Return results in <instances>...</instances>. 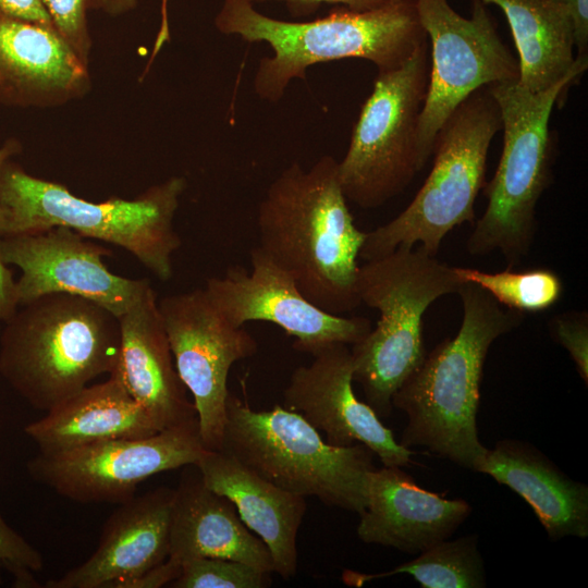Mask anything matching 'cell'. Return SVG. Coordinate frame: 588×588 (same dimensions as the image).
Returning <instances> with one entry per match:
<instances>
[{"mask_svg":"<svg viewBox=\"0 0 588 588\" xmlns=\"http://www.w3.org/2000/svg\"><path fill=\"white\" fill-rule=\"evenodd\" d=\"M551 336L565 348L576 369L588 383V314L587 311L569 310L555 315L549 322Z\"/></svg>","mask_w":588,"mask_h":588,"instance_id":"cell-31","label":"cell"},{"mask_svg":"<svg viewBox=\"0 0 588 588\" xmlns=\"http://www.w3.org/2000/svg\"><path fill=\"white\" fill-rule=\"evenodd\" d=\"M564 7L572 21L576 57H588V0H551Z\"/></svg>","mask_w":588,"mask_h":588,"instance_id":"cell-34","label":"cell"},{"mask_svg":"<svg viewBox=\"0 0 588 588\" xmlns=\"http://www.w3.org/2000/svg\"><path fill=\"white\" fill-rule=\"evenodd\" d=\"M454 267L421 246L399 247L359 267L360 304L379 311L375 329L351 345L353 380L379 418L392 413V396L426 356L422 317L438 298L464 284Z\"/></svg>","mask_w":588,"mask_h":588,"instance_id":"cell-7","label":"cell"},{"mask_svg":"<svg viewBox=\"0 0 588 588\" xmlns=\"http://www.w3.org/2000/svg\"><path fill=\"white\" fill-rule=\"evenodd\" d=\"M475 471L524 499L550 540L588 537V486L568 477L532 444L500 440L487 450Z\"/></svg>","mask_w":588,"mask_h":588,"instance_id":"cell-23","label":"cell"},{"mask_svg":"<svg viewBox=\"0 0 588 588\" xmlns=\"http://www.w3.org/2000/svg\"><path fill=\"white\" fill-rule=\"evenodd\" d=\"M457 295L463 318L456 335L426 354L393 394L392 406L407 417L401 445L425 448L475 471L488 450L477 429L485 360L491 344L525 316L474 283L465 282Z\"/></svg>","mask_w":588,"mask_h":588,"instance_id":"cell-2","label":"cell"},{"mask_svg":"<svg viewBox=\"0 0 588 588\" xmlns=\"http://www.w3.org/2000/svg\"><path fill=\"white\" fill-rule=\"evenodd\" d=\"M85 66L56 30L0 13V103L47 108L83 97Z\"/></svg>","mask_w":588,"mask_h":588,"instance_id":"cell-19","label":"cell"},{"mask_svg":"<svg viewBox=\"0 0 588 588\" xmlns=\"http://www.w3.org/2000/svg\"><path fill=\"white\" fill-rule=\"evenodd\" d=\"M167 3L168 0H162L161 3V32H168L169 30V23H168V15H167Z\"/></svg>","mask_w":588,"mask_h":588,"instance_id":"cell-37","label":"cell"},{"mask_svg":"<svg viewBox=\"0 0 588 588\" xmlns=\"http://www.w3.org/2000/svg\"><path fill=\"white\" fill-rule=\"evenodd\" d=\"M463 282L479 285L502 306L525 313H541L554 306L563 294L560 275L549 268L501 272H485L473 268L454 267Z\"/></svg>","mask_w":588,"mask_h":588,"instance_id":"cell-27","label":"cell"},{"mask_svg":"<svg viewBox=\"0 0 588 588\" xmlns=\"http://www.w3.org/2000/svg\"><path fill=\"white\" fill-rule=\"evenodd\" d=\"M220 451L291 493L357 514L367 505L373 452L362 443L331 445L302 415L280 405L254 411L230 392Z\"/></svg>","mask_w":588,"mask_h":588,"instance_id":"cell-8","label":"cell"},{"mask_svg":"<svg viewBox=\"0 0 588 588\" xmlns=\"http://www.w3.org/2000/svg\"><path fill=\"white\" fill-rule=\"evenodd\" d=\"M464 17L448 0H416L420 23L431 45L429 77L417 128L421 168L432 155L442 124L475 90L519 78L518 60L502 41L481 0H471Z\"/></svg>","mask_w":588,"mask_h":588,"instance_id":"cell-11","label":"cell"},{"mask_svg":"<svg viewBox=\"0 0 588 588\" xmlns=\"http://www.w3.org/2000/svg\"><path fill=\"white\" fill-rule=\"evenodd\" d=\"M471 513L463 499L449 500L422 489L399 466L370 471L357 536L365 543L418 554L450 539Z\"/></svg>","mask_w":588,"mask_h":588,"instance_id":"cell-18","label":"cell"},{"mask_svg":"<svg viewBox=\"0 0 588 588\" xmlns=\"http://www.w3.org/2000/svg\"><path fill=\"white\" fill-rule=\"evenodd\" d=\"M24 431L40 452L107 440L139 439L160 432L117 371L105 382L85 387L42 418L26 425Z\"/></svg>","mask_w":588,"mask_h":588,"instance_id":"cell-24","label":"cell"},{"mask_svg":"<svg viewBox=\"0 0 588 588\" xmlns=\"http://www.w3.org/2000/svg\"><path fill=\"white\" fill-rule=\"evenodd\" d=\"M42 3L57 34L88 68L91 38L86 17L87 0H42Z\"/></svg>","mask_w":588,"mask_h":588,"instance_id":"cell-30","label":"cell"},{"mask_svg":"<svg viewBox=\"0 0 588 588\" xmlns=\"http://www.w3.org/2000/svg\"><path fill=\"white\" fill-rule=\"evenodd\" d=\"M412 561L380 573L345 569L342 580L359 588L376 579L407 574L422 588H482L487 586L483 560L477 535L442 540L417 554Z\"/></svg>","mask_w":588,"mask_h":588,"instance_id":"cell-26","label":"cell"},{"mask_svg":"<svg viewBox=\"0 0 588 588\" xmlns=\"http://www.w3.org/2000/svg\"><path fill=\"white\" fill-rule=\"evenodd\" d=\"M311 356L309 365L292 372L283 391L284 407L322 431L331 445L362 443L384 466H408L416 452L401 445L375 411L355 395L350 345L332 343Z\"/></svg>","mask_w":588,"mask_h":588,"instance_id":"cell-16","label":"cell"},{"mask_svg":"<svg viewBox=\"0 0 588 588\" xmlns=\"http://www.w3.org/2000/svg\"><path fill=\"white\" fill-rule=\"evenodd\" d=\"M249 256L250 271L240 266L230 267L222 277L209 278L204 287L232 324L274 323L295 338V350L310 355L332 343L351 346L371 330L366 317L332 315L314 305L291 275L259 246L253 247Z\"/></svg>","mask_w":588,"mask_h":588,"instance_id":"cell-14","label":"cell"},{"mask_svg":"<svg viewBox=\"0 0 588 588\" xmlns=\"http://www.w3.org/2000/svg\"><path fill=\"white\" fill-rule=\"evenodd\" d=\"M7 319L0 373L34 408L49 412L118 366L117 315L69 293L40 296Z\"/></svg>","mask_w":588,"mask_h":588,"instance_id":"cell-4","label":"cell"},{"mask_svg":"<svg viewBox=\"0 0 588 588\" xmlns=\"http://www.w3.org/2000/svg\"><path fill=\"white\" fill-rule=\"evenodd\" d=\"M185 188L183 176H172L133 199L91 203L62 184L28 174L10 159L0 168V238L66 226L123 247L167 281L182 243L174 218Z\"/></svg>","mask_w":588,"mask_h":588,"instance_id":"cell-5","label":"cell"},{"mask_svg":"<svg viewBox=\"0 0 588 588\" xmlns=\"http://www.w3.org/2000/svg\"><path fill=\"white\" fill-rule=\"evenodd\" d=\"M119 320L120 355L114 371L128 393L160 431L198 424L174 365L155 290L150 286Z\"/></svg>","mask_w":588,"mask_h":588,"instance_id":"cell-20","label":"cell"},{"mask_svg":"<svg viewBox=\"0 0 588 588\" xmlns=\"http://www.w3.org/2000/svg\"><path fill=\"white\" fill-rule=\"evenodd\" d=\"M587 68L588 57H576L565 76L539 93L529 91L518 79L489 86L500 109L503 149L485 185L486 209L466 243L469 255L500 252L512 269L529 254L537 231L536 207L552 175L550 115Z\"/></svg>","mask_w":588,"mask_h":588,"instance_id":"cell-6","label":"cell"},{"mask_svg":"<svg viewBox=\"0 0 588 588\" xmlns=\"http://www.w3.org/2000/svg\"><path fill=\"white\" fill-rule=\"evenodd\" d=\"M430 59L422 42L400 68L378 72L354 124L338 173L347 201L378 208L402 193L422 168L417 128Z\"/></svg>","mask_w":588,"mask_h":588,"instance_id":"cell-10","label":"cell"},{"mask_svg":"<svg viewBox=\"0 0 588 588\" xmlns=\"http://www.w3.org/2000/svg\"><path fill=\"white\" fill-rule=\"evenodd\" d=\"M174 489L133 497L106 520L95 552L46 588H135L169 556Z\"/></svg>","mask_w":588,"mask_h":588,"instance_id":"cell-17","label":"cell"},{"mask_svg":"<svg viewBox=\"0 0 588 588\" xmlns=\"http://www.w3.org/2000/svg\"><path fill=\"white\" fill-rule=\"evenodd\" d=\"M504 13L518 52V83L532 93L548 89L574 65L573 25L567 10L551 0H481Z\"/></svg>","mask_w":588,"mask_h":588,"instance_id":"cell-25","label":"cell"},{"mask_svg":"<svg viewBox=\"0 0 588 588\" xmlns=\"http://www.w3.org/2000/svg\"><path fill=\"white\" fill-rule=\"evenodd\" d=\"M250 2L259 3L267 1L284 2L293 16H303L314 13L321 4H341L344 8L354 11H365L376 9L389 4L395 0H249Z\"/></svg>","mask_w":588,"mask_h":588,"instance_id":"cell-32","label":"cell"},{"mask_svg":"<svg viewBox=\"0 0 588 588\" xmlns=\"http://www.w3.org/2000/svg\"><path fill=\"white\" fill-rule=\"evenodd\" d=\"M198 424L139 439L94 442L38 452L27 462L33 480L78 503H122L149 477L195 465L205 452Z\"/></svg>","mask_w":588,"mask_h":588,"instance_id":"cell-12","label":"cell"},{"mask_svg":"<svg viewBox=\"0 0 588 588\" xmlns=\"http://www.w3.org/2000/svg\"><path fill=\"white\" fill-rule=\"evenodd\" d=\"M195 469H186L174 489L167 560L181 569L192 559L222 558L272 574L267 546L245 526L232 502L208 488Z\"/></svg>","mask_w":588,"mask_h":588,"instance_id":"cell-22","label":"cell"},{"mask_svg":"<svg viewBox=\"0 0 588 588\" xmlns=\"http://www.w3.org/2000/svg\"><path fill=\"white\" fill-rule=\"evenodd\" d=\"M195 466L205 485L230 500L245 526L267 546L273 573L294 577L305 498L266 480L224 451L205 450Z\"/></svg>","mask_w":588,"mask_h":588,"instance_id":"cell-21","label":"cell"},{"mask_svg":"<svg viewBox=\"0 0 588 588\" xmlns=\"http://www.w3.org/2000/svg\"><path fill=\"white\" fill-rule=\"evenodd\" d=\"M257 226L258 246L309 302L338 316L360 305L357 259L366 232L354 223L333 157L285 168L259 203Z\"/></svg>","mask_w":588,"mask_h":588,"instance_id":"cell-1","label":"cell"},{"mask_svg":"<svg viewBox=\"0 0 588 588\" xmlns=\"http://www.w3.org/2000/svg\"><path fill=\"white\" fill-rule=\"evenodd\" d=\"M21 151V144L16 142L15 139L8 140L1 148H0V168L11 159L12 156L19 154Z\"/></svg>","mask_w":588,"mask_h":588,"instance_id":"cell-36","label":"cell"},{"mask_svg":"<svg viewBox=\"0 0 588 588\" xmlns=\"http://www.w3.org/2000/svg\"><path fill=\"white\" fill-rule=\"evenodd\" d=\"M139 0H87L88 9L117 16L135 9Z\"/></svg>","mask_w":588,"mask_h":588,"instance_id":"cell-35","label":"cell"},{"mask_svg":"<svg viewBox=\"0 0 588 588\" xmlns=\"http://www.w3.org/2000/svg\"><path fill=\"white\" fill-rule=\"evenodd\" d=\"M158 309L176 371L193 396L206 450L220 451L226 424L228 376L258 351L255 338L229 322L205 289L164 296Z\"/></svg>","mask_w":588,"mask_h":588,"instance_id":"cell-13","label":"cell"},{"mask_svg":"<svg viewBox=\"0 0 588 588\" xmlns=\"http://www.w3.org/2000/svg\"><path fill=\"white\" fill-rule=\"evenodd\" d=\"M501 127L500 109L489 86L462 101L437 134L434 160L425 183L394 219L366 232L359 258L369 261L416 244L437 256L450 231L475 220V200L486 185L489 147Z\"/></svg>","mask_w":588,"mask_h":588,"instance_id":"cell-9","label":"cell"},{"mask_svg":"<svg viewBox=\"0 0 588 588\" xmlns=\"http://www.w3.org/2000/svg\"><path fill=\"white\" fill-rule=\"evenodd\" d=\"M44 567L40 552L11 528L0 513V583L5 571L15 588L40 587L35 574Z\"/></svg>","mask_w":588,"mask_h":588,"instance_id":"cell-29","label":"cell"},{"mask_svg":"<svg viewBox=\"0 0 588 588\" xmlns=\"http://www.w3.org/2000/svg\"><path fill=\"white\" fill-rule=\"evenodd\" d=\"M66 226L0 238V262L22 271L13 284L16 305L51 293L91 299L120 317L151 286L147 279L112 273L102 261L109 249Z\"/></svg>","mask_w":588,"mask_h":588,"instance_id":"cell-15","label":"cell"},{"mask_svg":"<svg viewBox=\"0 0 588 588\" xmlns=\"http://www.w3.org/2000/svg\"><path fill=\"white\" fill-rule=\"evenodd\" d=\"M272 583L271 574L245 563L222 558H197L181 565L173 588H265Z\"/></svg>","mask_w":588,"mask_h":588,"instance_id":"cell-28","label":"cell"},{"mask_svg":"<svg viewBox=\"0 0 588 588\" xmlns=\"http://www.w3.org/2000/svg\"><path fill=\"white\" fill-rule=\"evenodd\" d=\"M215 26L224 35L270 46L273 54L260 59L254 77L256 95L269 102L279 101L290 82L304 78L317 63L359 58L385 72L403 65L427 41L416 0L365 11L342 7L308 22L267 16L249 0H224Z\"/></svg>","mask_w":588,"mask_h":588,"instance_id":"cell-3","label":"cell"},{"mask_svg":"<svg viewBox=\"0 0 588 588\" xmlns=\"http://www.w3.org/2000/svg\"><path fill=\"white\" fill-rule=\"evenodd\" d=\"M0 13L12 19L35 23L54 30L42 0H0Z\"/></svg>","mask_w":588,"mask_h":588,"instance_id":"cell-33","label":"cell"}]
</instances>
